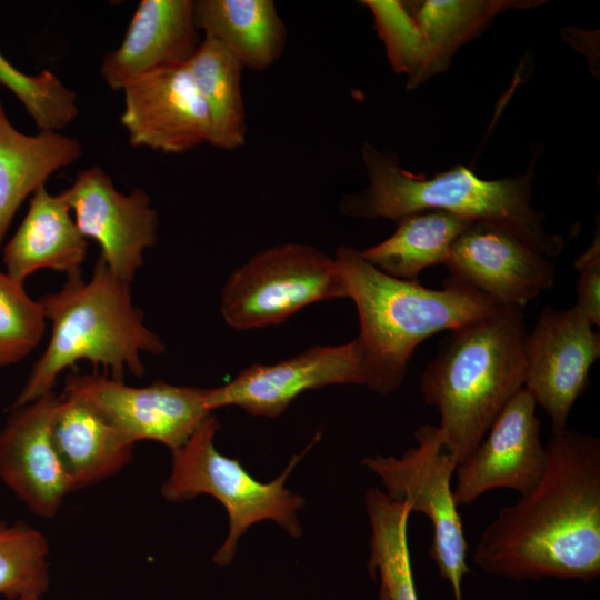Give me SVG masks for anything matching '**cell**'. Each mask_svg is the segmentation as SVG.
Instances as JSON below:
<instances>
[{
	"label": "cell",
	"instance_id": "obj_1",
	"mask_svg": "<svg viewBox=\"0 0 600 600\" xmlns=\"http://www.w3.org/2000/svg\"><path fill=\"white\" fill-rule=\"evenodd\" d=\"M539 483L501 508L482 531L473 562L491 576L594 581L600 576V439L552 432Z\"/></svg>",
	"mask_w": 600,
	"mask_h": 600
},
{
	"label": "cell",
	"instance_id": "obj_2",
	"mask_svg": "<svg viewBox=\"0 0 600 600\" xmlns=\"http://www.w3.org/2000/svg\"><path fill=\"white\" fill-rule=\"evenodd\" d=\"M527 333L524 307L497 306L450 331L426 368L420 391L439 412L438 428L457 466L523 388Z\"/></svg>",
	"mask_w": 600,
	"mask_h": 600
},
{
	"label": "cell",
	"instance_id": "obj_3",
	"mask_svg": "<svg viewBox=\"0 0 600 600\" xmlns=\"http://www.w3.org/2000/svg\"><path fill=\"white\" fill-rule=\"evenodd\" d=\"M333 259L359 314L364 386L383 396L401 387L423 340L456 330L497 307L450 277L441 289H430L388 276L349 244L339 246Z\"/></svg>",
	"mask_w": 600,
	"mask_h": 600
},
{
	"label": "cell",
	"instance_id": "obj_4",
	"mask_svg": "<svg viewBox=\"0 0 600 600\" xmlns=\"http://www.w3.org/2000/svg\"><path fill=\"white\" fill-rule=\"evenodd\" d=\"M361 157L369 184L341 199L339 211L347 217L397 221L442 210L502 227L549 259L564 248L563 238L547 231L544 214L531 204L533 164L526 173L487 180L461 164L432 177L414 174L396 154L368 142Z\"/></svg>",
	"mask_w": 600,
	"mask_h": 600
},
{
	"label": "cell",
	"instance_id": "obj_5",
	"mask_svg": "<svg viewBox=\"0 0 600 600\" xmlns=\"http://www.w3.org/2000/svg\"><path fill=\"white\" fill-rule=\"evenodd\" d=\"M39 301L51 322V337L12 408L52 391L60 373L80 360L122 380L126 370L144 374L142 352L166 353L164 343L133 304L130 284L116 278L100 258L90 279L83 280L81 272L68 276L59 291Z\"/></svg>",
	"mask_w": 600,
	"mask_h": 600
},
{
	"label": "cell",
	"instance_id": "obj_6",
	"mask_svg": "<svg viewBox=\"0 0 600 600\" xmlns=\"http://www.w3.org/2000/svg\"><path fill=\"white\" fill-rule=\"evenodd\" d=\"M219 428V421L211 414L181 448L172 452L171 472L161 491L169 501L210 494L226 508L228 536L213 554V561L223 567L233 560L240 537L257 522L272 520L290 536L301 534L297 511L303 507V499L284 484L306 451L293 456L278 478L260 482L239 460L216 449L214 437Z\"/></svg>",
	"mask_w": 600,
	"mask_h": 600
},
{
	"label": "cell",
	"instance_id": "obj_7",
	"mask_svg": "<svg viewBox=\"0 0 600 600\" xmlns=\"http://www.w3.org/2000/svg\"><path fill=\"white\" fill-rule=\"evenodd\" d=\"M348 298L333 257L296 242L254 253L231 272L220 300L226 323L237 330L277 326L304 307Z\"/></svg>",
	"mask_w": 600,
	"mask_h": 600
},
{
	"label": "cell",
	"instance_id": "obj_8",
	"mask_svg": "<svg viewBox=\"0 0 600 600\" xmlns=\"http://www.w3.org/2000/svg\"><path fill=\"white\" fill-rule=\"evenodd\" d=\"M417 446L400 458L368 457L361 464L382 482L384 492L404 501L411 511L424 514L432 526L429 556L442 579L450 582L454 600L462 598L467 564V540L453 497L457 463L444 448L438 426L422 424L414 432Z\"/></svg>",
	"mask_w": 600,
	"mask_h": 600
},
{
	"label": "cell",
	"instance_id": "obj_9",
	"mask_svg": "<svg viewBox=\"0 0 600 600\" xmlns=\"http://www.w3.org/2000/svg\"><path fill=\"white\" fill-rule=\"evenodd\" d=\"M207 392L163 381L131 387L94 372L68 374L62 394L88 403L131 443L153 440L173 452L212 414Z\"/></svg>",
	"mask_w": 600,
	"mask_h": 600
},
{
	"label": "cell",
	"instance_id": "obj_10",
	"mask_svg": "<svg viewBox=\"0 0 600 600\" xmlns=\"http://www.w3.org/2000/svg\"><path fill=\"white\" fill-rule=\"evenodd\" d=\"M599 357L600 336L576 304L541 310L526 337L523 387L547 413L552 432L568 428L572 407L586 391Z\"/></svg>",
	"mask_w": 600,
	"mask_h": 600
},
{
	"label": "cell",
	"instance_id": "obj_11",
	"mask_svg": "<svg viewBox=\"0 0 600 600\" xmlns=\"http://www.w3.org/2000/svg\"><path fill=\"white\" fill-rule=\"evenodd\" d=\"M61 193L82 236L99 244V258L116 278L131 284L144 250L158 238V212L149 194L140 188L120 192L99 167L79 171Z\"/></svg>",
	"mask_w": 600,
	"mask_h": 600
},
{
	"label": "cell",
	"instance_id": "obj_12",
	"mask_svg": "<svg viewBox=\"0 0 600 600\" xmlns=\"http://www.w3.org/2000/svg\"><path fill=\"white\" fill-rule=\"evenodd\" d=\"M333 384H363L358 338L337 346H312L273 364L254 363L228 383L208 388L207 406H237L253 417L276 418L301 393Z\"/></svg>",
	"mask_w": 600,
	"mask_h": 600
},
{
	"label": "cell",
	"instance_id": "obj_13",
	"mask_svg": "<svg viewBox=\"0 0 600 600\" xmlns=\"http://www.w3.org/2000/svg\"><path fill=\"white\" fill-rule=\"evenodd\" d=\"M536 408L529 391L520 389L479 444L457 466L453 497L458 508L493 489L524 496L539 483L548 453L541 442Z\"/></svg>",
	"mask_w": 600,
	"mask_h": 600
},
{
	"label": "cell",
	"instance_id": "obj_14",
	"mask_svg": "<svg viewBox=\"0 0 600 600\" xmlns=\"http://www.w3.org/2000/svg\"><path fill=\"white\" fill-rule=\"evenodd\" d=\"M450 278L497 306H522L553 287L550 259L511 231L472 221L454 241L444 264Z\"/></svg>",
	"mask_w": 600,
	"mask_h": 600
},
{
	"label": "cell",
	"instance_id": "obj_15",
	"mask_svg": "<svg viewBox=\"0 0 600 600\" xmlns=\"http://www.w3.org/2000/svg\"><path fill=\"white\" fill-rule=\"evenodd\" d=\"M120 122L133 147L182 153L209 142V118L187 64L149 72L122 89Z\"/></svg>",
	"mask_w": 600,
	"mask_h": 600
},
{
	"label": "cell",
	"instance_id": "obj_16",
	"mask_svg": "<svg viewBox=\"0 0 600 600\" xmlns=\"http://www.w3.org/2000/svg\"><path fill=\"white\" fill-rule=\"evenodd\" d=\"M59 399L52 390L12 408L0 431V478L29 510L43 518L53 517L71 491L51 434Z\"/></svg>",
	"mask_w": 600,
	"mask_h": 600
},
{
	"label": "cell",
	"instance_id": "obj_17",
	"mask_svg": "<svg viewBox=\"0 0 600 600\" xmlns=\"http://www.w3.org/2000/svg\"><path fill=\"white\" fill-rule=\"evenodd\" d=\"M192 0H142L121 44L108 52L101 76L122 90L133 80L162 68L187 64L200 42Z\"/></svg>",
	"mask_w": 600,
	"mask_h": 600
},
{
	"label": "cell",
	"instance_id": "obj_18",
	"mask_svg": "<svg viewBox=\"0 0 600 600\" xmlns=\"http://www.w3.org/2000/svg\"><path fill=\"white\" fill-rule=\"evenodd\" d=\"M87 252V239L63 194L49 193L44 184L31 194L23 220L2 247V261L6 272L23 283L40 269L68 276L81 272Z\"/></svg>",
	"mask_w": 600,
	"mask_h": 600
},
{
	"label": "cell",
	"instance_id": "obj_19",
	"mask_svg": "<svg viewBox=\"0 0 600 600\" xmlns=\"http://www.w3.org/2000/svg\"><path fill=\"white\" fill-rule=\"evenodd\" d=\"M51 434L71 491L119 472L132 458L133 443L78 398L60 396Z\"/></svg>",
	"mask_w": 600,
	"mask_h": 600
},
{
	"label": "cell",
	"instance_id": "obj_20",
	"mask_svg": "<svg viewBox=\"0 0 600 600\" xmlns=\"http://www.w3.org/2000/svg\"><path fill=\"white\" fill-rule=\"evenodd\" d=\"M81 153L79 140L60 132H20L10 122L0 99V250L21 203Z\"/></svg>",
	"mask_w": 600,
	"mask_h": 600
},
{
	"label": "cell",
	"instance_id": "obj_21",
	"mask_svg": "<svg viewBox=\"0 0 600 600\" xmlns=\"http://www.w3.org/2000/svg\"><path fill=\"white\" fill-rule=\"evenodd\" d=\"M197 26L221 43L242 69L263 71L282 56L287 29L272 0L194 1Z\"/></svg>",
	"mask_w": 600,
	"mask_h": 600
},
{
	"label": "cell",
	"instance_id": "obj_22",
	"mask_svg": "<svg viewBox=\"0 0 600 600\" xmlns=\"http://www.w3.org/2000/svg\"><path fill=\"white\" fill-rule=\"evenodd\" d=\"M546 1L534 0H427L407 2L423 38V53L408 77L407 88L446 71L456 51L476 37L497 14L526 9Z\"/></svg>",
	"mask_w": 600,
	"mask_h": 600
},
{
	"label": "cell",
	"instance_id": "obj_23",
	"mask_svg": "<svg viewBox=\"0 0 600 600\" xmlns=\"http://www.w3.org/2000/svg\"><path fill=\"white\" fill-rule=\"evenodd\" d=\"M396 222L389 238L360 253L388 276L417 281L426 268L446 264L454 241L472 220L448 211L424 210Z\"/></svg>",
	"mask_w": 600,
	"mask_h": 600
},
{
	"label": "cell",
	"instance_id": "obj_24",
	"mask_svg": "<svg viewBox=\"0 0 600 600\" xmlns=\"http://www.w3.org/2000/svg\"><path fill=\"white\" fill-rule=\"evenodd\" d=\"M187 67L208 113V143L224 150L241 148L248 127L240 63L221 43L203 37Z\"/></svg>",
	"mask_w": 600,
	"mask_h": 600
},
{
	"label": "cell",
	"instance_id": "obj_25",
	"mask_svg": "<svg viewBox=\"0 0 600 600\" xmlns=\"http://www.w3.org/2000/svg\"><path fill=\"white\" fill-rule=\"evenodd\" d=\"M364 503L371 529L368 571L379 577V600H418L408 546L409 504L378 488L367 490Z\"/></svg>",
	"mask_w": 600,
	"mask_h": 600
},
{
	"label": "cell",
	"instance_id": "obj_26",
	"mask_svg": "<svg viewBox=\"0 0 600 600\" xmlns=\"http://www.w3.org/2000/svg\"><path fill=\"white\" fill-rule=\"evenodd\" d=\"M48 541L38 530L0 526V596L9 600L40 598L49 588Z\"/></svg>",
	"mask_w": 600,
	"mask_h": 600
},
{
	"label": "cell",
	"instance_id": "obj_27",
	"mask_svg": "<svg viewBox=\"0 0 600 600\" xmlns=\"http://www.w3.org/2000/svg\"><path fill=\"white\" fill-rule=\"evenodd\" d=\"M0 86L22 103L40 131L59 132L78 116L77 94L50 70L31 76L13 66L0 50Z\"/></svg>",
	"mask_w": 600,
	"mask_h": 600
},
{
	"label": "cell",
	"instance_id": "obj_28",
	"mask_svg": "<svg viewBox=\"0 0 600 600\" xmlns=\"http://www.w3.org/2000/svg\"><path fill=\"white\" fill-rule=\"evenodd\" d=\"M46 320L40 301L0 269V368L23 360L40 343Z\"/></svg>",
	"mask_w": 600,
	"mask_h": 600
},
{
	"label": "cell",
	"instance_id": "obj_29",
	"mask_svg": "<svg viewBox=\"0 0 600 600\" xmlns=\"http://www.w3.org/2000/svg\"><path fill=\"white\" fill-rule=\"evenodd\" d=\"M361 3L372 13L391 68L409 77L421 61L423 38L408 3L399 0H363Z\"/></svg>",
	"mask_w": 600,
	"mask_h": 600
},
{
	"label": "cell",
	"instance_id": "obj_30",
	"mask_svg": "<svg viewBox=\"0 0 600 600\" xmlns=\"http://www.w3.org/2000/svg\"><path fill=\"white\" fill-rule=\"evenodd\" d=\"M578 271L577 303L590 324L600 326V262Z\"/></svg>",
	"mask_w": 600,
	"mask_h": 600
},
{
	"label": "cell",
	"instance_id": "obj_31",
	"mask_svg": "<svg viewBox=\"0 0 600 600\" xmlns=\"http://www.w3.org/2000/svg\"><path fill=\"white\" fill-rule=\"evenodd\" d=\"M19 600H40V598H26V599H19Z\"/></svg>",
	"mask_w": 600,
	"mask_h": 600
}]
</instances>
